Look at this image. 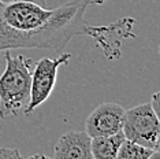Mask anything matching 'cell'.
Wrapping results in <instances>:
<instances>
[{"label": "cell", "mask_w": 160, "mask_h": 159, "mask_svg": "<svg viewBox=\"0 0 160 159\" xmlns=\"http://www.w3.org/2000/svg\"><path fill=\"white\" fill-rule=\"evenodd\" d=\"M125 140L126 137L122 131L108 136L92 137L90 141L92 156L94 159H116L118 151Z\"/></svg>", "instance_id": "7"}, {"label": "cell", "mask_w": 160, "mask_h": 159, "mask_svg": "<svg viewBox=\"0 0 160 159\" xmlns=\"http://www.w3.org/2000/svg\"><path fill=\"white\" fill-rule=\"evenodd\" d=\"M155 150H156V151H160V133H159V137H158V141H156Z\"/></svg>", "instance_id": "12"}, {"label": "cell", "mask_w": 160, "mask_h": 159, "mask_svg": "<svg viewBox=\"0 0 160 159\" xmlns=\"http://www.w3.org/2000/svg\"><path fill=\"white\" fill-rule=\"evenodd\" d=\"M22 155L17 148L0 147V158H21Z\"/></svg>", "instance_id": "9"}, {"label": "cell", "mask_w": 160, "mask_h": 159, "mask_svg": "<svg viewBox=\"0 0 160 159\" xmlns=\"http://www.w3.org/2000/svg\"><path fill=\"white\" fill-rule=\"evenodd\" d=\"M6 67L0 75V118L12 119L25 110L30 97L34 63L25 55L4 51Z\"/></svg>", "instance_id": "2"}, {"label": "cell", "mask_w": 160, "mask_h": 159, "mask_svg": "<svg viewBox=\"0 0 160 159\" xmlns=\"http://www.w3.org/2000/svg\"><path fill=\"white\" fill-rule=\"evenodd\" d=\"M159 54H160V45H159Z\"/></svg>", "instance_id": "14"}, {"label": "cell", "mask_w": 160, "mask_h": 159, "mask_svg": "<svg viewBox=\"0 0 160 159\" xmlns=\"http://www.w3.org/2000/svg\"><path fill=\"white\" fill-rule=\"evenodd\" d=\"M107 0H71L48 10L29 0L4 4L0 13V55L18 48L62 51L77 34L90 36L110 60L121 56L125 38L133 37V21L122 18L107 26L86 23L85 11L90 3Z\"/></svg>", "instance_id": "1"}, {"label": "cell", "mask_w": 160, "mask_h": 159, "mask_svg": "<svg viewBox=\"0 0 160 159\" xmlns=\"http://www.w3.org/2000/svg\"><path fill=\"white\" fill-rule=\"evenodd\" d=\"M151 106H152V108H153L156 117H158V118H159V121H160V91L155 92L153 95H152Z\"/></svg>", "instance_id": "10"}, {"label": "cell", "mask_w": 160, "mask_h": 159, "mask_svg": "<svg viewBox=\"0 0 160 159\" xmlns=\"http://www.w3.org/2000/svg\"><path fill=\"white\" fill-rule=\"evenodd\" d=\"M90 137L85 131H70L62 135L53 148L56 159H92Z\"/></svg>", "instance_id": "6"}, {"label": "cell", "mask_w": 160, "mask_h": 159, "mask_svg": "<svg viewBox=\"0 0 160 159\" xmlns=\"http://www.w3.org/2000/svg\"><path fill=\"white\" fill-rule=\"evenodd\" d=\"M71 59L70 52H63L58 58H42L33 66L32 70L30 97L23 113L29 115L40 107L51 96L58 78V69L67 64Z\"/></svg>", "instance_id": "3"}, {"label": "cell", "mask_w": 160, "mask_h": 159, "mask_svg": "<svg viewBox=\"0 0 160 159\" xmlns=\"http://www.w3.org/2000/svg\"><path fill=\"white\" fill-rule=\"evenodd\" d=\"M122 132L126 140L155 150L160 133V121L151 103H142L126 110Z\"/></svg>", "instance_id": "4"}, {"label": "cell", "mask_w": 160, "mask_h": 159, "mask_svg": "<svg viewBox=\"0 0 160 159\" xmlns=\"http://www.w3.org/2000/svg\"><path fill=\"white\" fill-rule=\"evenodd\" d=\"M155 150L144 147L138 143L125 140L118 151L116 159H149Z\"/></svg>", "instance_id": "8"}, {"label": "cell", "mask_w": 160, "mask_h": 159, "mask_svg": "<svg viewBox=\"0 0 160 159\" xmlns=\"http://www.w3.org/2000/svg\"><path fill=\"white\" fill-rule=\"evenodd\" d=\"M3 8H4V4H3V3H0V13L3 11Z\"/></svg>", "instance_id": "13"}, {"label": "cell", "mask_w": 160, "mask_h": 159, "mask_svg": "<svg viewBox=\"0 0 160 159\" xmlns=\"http://www.w3.org/2000/svg\"><path fill=\"white\" fill-rule=\"evenodd\" d=\"M125 108L118 103H103L90 113L85 122V132L90 137L108 136L122 131Z\"/></svg>", "instance_id": "5"}, {"label": "cell", "mask_w": 160, "mask_h": 159, "mask_svg": "<svg viewBox=\"0 0 160 159\" xmlns=\"http://www.w3.org/2000/svg\"><path fill=\"white\" fill-rule=\"evenodd\" d=\"M14 2H19V0H0V3H3V4H10V3H14ZM29 2H34V3H37V4L44 6V7L47 4L45 0H29Z\"/></svg>", "instance_id": "11"}]
</instances>
